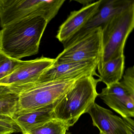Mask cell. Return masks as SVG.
I'll return each instance as SVG.
<instances>
[{
	"mask_svg": "<svg viewBox=\"0 0 134 134\" xmlns=\"http://www.w3.org/2000/svg\"><path fill=\"white\" fill-rule=\"evenodd\" d=\"M48 23L42 17H35L3 28L0 31V50L17 60L37 54Z\"/></svg>",
	"mask_w": 134,
	"mask_h": 134,
	"instance_id": "1",
	"label": "cell"
},
{
	"mask_svg": "<svg viewBox=\"0 0 134 134\" xmlns=\"http://www.w3.org/2000/svg\"><path fill=\"white\" fill-rule=\"evenodd\" d=\"M98 79L92 75L82 76L76 80L71 88L57 102L53 108L54 118L73 126L95 103Z\"/></svg>",
	"mask_w": 134,
	"mask_h": 134,
	"instance_id": "2",
	"label": "cell"
},
{
	"mask_svg": "<svg viewBox=\"0 0 134 134\" xmlns=\"http://www.w3.org/2000/svg\"><path fill=\"white\" fill-rule=\"evenodd\" d=\"M78 79L5 86L19 96L16 112L28 111L56 104Z\"/></svg>",
	"mask_w": 134,
	"mask_h": 134,
	"instance_id": "3",
	"label": "cell"
},
{
	"mask_svg": "<svg viewBox=\"0 0 134 134\" xmlns=\"http://www.w3.org/2000/svg\"><path fill=\"white\" fill-rule=\"evenodd\" d=\"M103 56L98 71L103 64L124 56L127 38L134 29V1L116 14L101 27Z\"/></svg>",
	"mask_w": 134,
	"mask_h": 134,
	"instance_id": "4",
	"label": "cell"
},
{
	"mask_svg": "<svg viewBox=\"0 0 134 134\" xmlns=\"http://www.w3.org/2000/svg\"><path fill=\"white\" fill-rule=\"evenodd\" d=\"M103 56L102 30L99 28L64 48L55 59V64L97 60L99 65Z\"/></svg>",
	"mask_w": 134,
	"mask_h": 134,
	"instance_id": "5",
	"label": "cell"
},
{
	"mask_svg": "<svg viewBox=\"0 0 134 134\" xmlns=\"http://www.w3.org/2000/svg\"><path fill=\"white\" fill-rule=\"evenodd\" d=\"M99 63L98 61L91 60L53 63L42 74L37 82L76 79L87 75L99 77L96 71Z\"/></svg>",
	"mask_w": 134,
	"mask_h": 134,
	"instance_id": "6",
	"label": "cell"
},
{
	"mask_svg": "<svg viewBox=\"0 0 134 134\" xmlns=\"http://www.w3.org/2000/svg\"><path fill=\"white\" fill-rule=\"evenodd\" d=\"M55 59L42 56L34 60L23 61L9 75L0 80V85L15 86L34 83L53 65Z\"/></svg>",
	"mask_w": 134,
	"mask_h": 134,
	"instance_id": "7",
	"label": "cell"
},
{
	"mask_svg": "<svg viewBox=\"0 0 134 134\" xmlns=\"http://www.w3.org/2000/svg\"><path fill=\"white\" fill-rule=\"evenodd\" d=\"M98 97L122 118L134 119V96L122 81L103 88Z\"/></svg>",
	"mask_w": 134,
	"mask_h": 134,
	"instance_id": "8",
	"label": "cell"
},
{
	"mask_svg": "<svg viewBox=\"0 0 134 134\" xmlns=\"http://www.w3.org/2000/svg\"><path fill=\"white\" fill-rule=\"evenodd\" d=\"M133 0H101L95 14L84 26L71 39L64 43V48L102 27L114 15L128 7Z\"/></svg>",
	"mask_w": 134,
	"mask_h": 134,
	"instance_id": "9",
	"label": "cell"
},
{
	"mask_svg": "<svg viewBox=\"0 0 134 134\" xmlns=\"http://www.w3.org/2000/svg\"><path fill=\"white\" fill-rule=\"evenodd\" d=\"M101 0L71 12L66 20L59 28L56 38L63 44L80 30L97 12Z\"/></svg>",
	"mask_w": 134,
	"mask_h": 134,
	"instance_id": "10",
	"label": "cell"
},
{
	"mask_svg": "<svg viewBox=\"0 0 134 134\" xmlns=\"http://www.w3.org/2000/svg\"><path fill=\"white\" fill-rule=\"evenodd\" d=\"M87 113L91 117L94 126L103 134H128L122 117L95 103Z\"/></svg>",
	"mask_w": 134,
	"mask_h": 134,
	"instance_id": "11",
	"label": "cell"
},
{
	"mask_svg": "<svg viewBox=\"0 0 134 134\" xmlns=\"http://www.w3.org/2000/svg\"><path fill=\"white\" fill-rule=\"evenodd\" d=\"M55 104L34 111L16 112L12 119L23 134L27 133L54 118Z\"/></svg>",
	"mask_w": 134,
	"mask_h": 134,
	"instance_id": "12",
	"label": "cell"
},
{
	"mask_svg": "<svg viewBox=\"0 0 134 134\" xmlns=\"http://www.w3.org/2000/svg\"><path fill=\"white\" fill-rule=\"evenodd\" d=\"M124 55L113 60L108 61L103 64L98 72L100 82L106 87L120 82L123 78L125 67Z\"/></svg>",
	"mask_w": 134,
	"mask_h": 134,
	"instance_id": "13",
	"label": "cell"
},
{
	"mask_svg": "<svg viewBox=\"0 0 134 134\" xmlns=\"http://www.w3.org/2000/svg\"><path fill=\"white\" fill-rule=\"evenodd\" d=\"M2 86L0 93V116L12 118L17 111L19 96L5 86Z\"/></svg>",
	"mask_w": 134,
	"mask_h": 134,
	"instance_id": "14",
	"label": "cell"
},
{
	"mask_svg": "<svg viewBox=\"0 0 134 134\" xmlns=\"http://www.w3.org/2000/svg\"><path fill=\"white\" fill-rule=\"evenodd\" d=\"M69 127L63 121L53 118L25 134H66Z\"/></svg>",
	"mask_w": 134,
	"mask_h": 134,
	"instance_id": "15",
	"label": "cell"
},
{
	"mask_svg": "<svg viewBox=\"0 0 134 134\" xmlns=\"http://www.w3.org/2000/svg\"><path fill=\"white\" fill-rule=\"evenodd\" d=\"M22 61L11 58L0 50V80L12 74Z\"/></svg>",
	"mask_w": 134,
	"mask_h": 134,
	"instance_id": "16",
	"label": "cell"
},
{
	"mask_svg": "<svg viewBox=\"0 0 134 134\" xmlns=\"http://www.w3.org/2000/svg\"><path fill=\"white\" fill-rule=\"evenodd\" d=\"M122 81L134 96V65L128 68L126 70Z\"/></svg>",
	"mask_w": 134,
	"mask_h": 134,
	"instance_id": "17",
	"label": "cell"
},
{
	"mask_svg": "<svg viewBox=\"0 0 134 134\" xmlns=\"http://www.w3.org/2000/svg\"><path fill=\"white\" fill-rule=\"evenodd\" d=\"M0 125L15 130L18 132L21 131L20 129L11 117L0 116Z\"/></svg>",
	"mask_w": 134,
	"mask_h": 134,
	"instance_id": "18",
	"label": "cell"
},
{
	"mask_svg": "<svg viewBox=\"0 0 134 134\" xmlns=\"http://www.w3.org/2000/svg\"><path fill=\"white\" fill-rule=\"evenodd\" d=\"M123 119L128 134H134V119L127 118Z\"/></svg>",
	"mask_w": 134,
	"mask_h": 134,
	"instance_id": "19",
	"label": "cell"
},
{
	"mask_svg": "<svg viewBox=\"0 0 134 134\" xmlns=\"http://www.w3.org/2000/svg\"><path fill=\"white\" fill-rule=\"evenodd\" d=\"M17 132L15 130L0 125V134H12Z\"/></svg>",
	"mask_w": 134,
	"mask_h": 134,
	"instance_id": "20",
	"label": "cell"
},
{
	"mask_svg": "<svg viewBox=\"0 0 134 134\" xmlns=\"http://www.w3.org/2000/svg\"><path fill=\"white\" fill-rule=\"evenodd\" d=\"M76 1L80 2L81 4H83V6L90 4L91 3H93V1Z\"/></svg>",
	"mask_w": 134,
	"mask_h": 134,
	"instance_id": "21",
	"label": "cell"
},
{
	"mask_svg": "<svg viewBox=\"0 0 134 134\" xmlns=\"http://www.w3.org/2000/svg\"><path fill=\"white\" fill-rule=\"evenodd\" d=\"M2 89V86H1L0 85V93H1V91Z\"/></svg>",
	"mask_w": 134,
	"mask_h": 134,
	"instance_id": "22",
	"label": "cell"
},
{
	"mask_svg": "<svg viewBox=\"0 0 134 134\" xmlns=\"http://www.w3.org/2000/svg\"><path fill=\"white\" fill-rule=\"evenodd\" d=\"M103 134V133H100V134Z\"/></svg>",
	"mask_w": 134,
	"mask_h": 134,
	"instance_id": "23",
	"label": "cell"
}]
</instances>
